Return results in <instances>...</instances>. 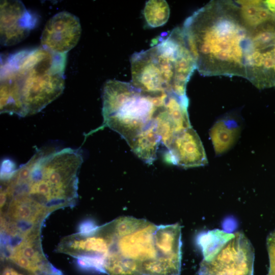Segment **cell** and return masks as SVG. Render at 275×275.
<instances>
[{"label": "cell", "mask_w": 275, "mask_h": 275, "mask_svg": "<svg viewBox=\"0 0 275 275\" xmlns=\"http://www.w3.org/2000/svg\"><path fill=\"white\" fill-rule=\"evenodd\" d=\"M241 130L240 121L227 115L217 120L209 131V135L216 155L229 151L237 141Z\"/></svg>", "instance_id": "11"}, {"label": "cell", "mask_w": 275, "mask_h": 275, "mask_svg": "<svg viewBox=\"0 0 275 275\" xmlns=\"http://www.w3.org/2000/svg\"><path fill=\"white\" fill-rule=\"evenodd\" d=\"M38 21L20 1H1L0 37L4 46L15 45L25 39Z\"/></svg>", "instance_id": "9"}, {"label": "cell", "mask_w": 275, "mask_h": 275, "mask_svg": "<svg viewBox=\"0 0 275 275\" xmlns=\"http://www.w3.org/2000/svg\"><path fill=\"white\" fill-rule=\"evenodd\" d=\"M169 94L148 93L131 83L108 80L102 92L103 126L119 133L128 144L154 120Z\"/></svg>", "instance_id": "6"}, {"label": "cell", "mask_w": 275, "mask_h": 275, "mask_svg": "<svg viewBox=\"0 0 275 275\" xmlns=\"http://www.w3.org/2000/svg\"><path fill=\"white\" fill-rule=\"evenodd\" d=\"M130 63L131 84L151 93L186 95L187 82L196 69L179 28L158 37L150 48L133 54Z\"/></svg>", "instance_id": "5"}, {"label": "cell", "mask_w": 275, "mask_h": 275, "mask_svg": "<svg viewBox=\"0 0 275 275\" xmlns=\"http://www.w3.org/2000/svg\"><path fill=\"white\" fill-rule=\"evenodd\" d=\"M160 137L154 120L128 144L132 151L145 162L151 163L156 159Z\"/></svg>", "instance_id": "12"}, {"label": "cell", "mask_w": 275, "mask_h": 275, "mask_svg": "<svg viewBox=\"0 0 275 275\" xmlns=\"http://www.w3.org/2000/svg\"><path fill=\"white\" fill-rule=\"evenodd\" d=\"M266 245L269 260L267 275H275V229L268 236Z\"/></svg>", "instance_id": "16"}, {"label": "cell", "mask_w": 275, "mask_h": 275, "mask_svg": "<svg viewBox=\"0 0 275 275\" xmlns=\"http://www.w3.org/2000/svg\"><path fill=\"white\" fill-rule=\"evenodd\" d=\"M234 233L215 229L201 234L198 237V244L205 257L221 247L232 238Z\"/></svg>", "instance_id": "14"}, {"label": "cell", "mask_w": 275, "mask_h": 275, "mask_svg": "<svg viewBox=\"0 0 275 275\" xmlns=\"http://www.w3.org/2000/svg\"><path fill=\"white\" fill-rule=\"evenodd\" d=\"M2 275H23L18 273L15 270L11 268L6 267L2 272Z\"/></svg>", "instance_id": "19"}, {"label": "cell", "mask_w": 275, "mask_h": 275, "mask_svg": "<svg viewBox=\"0 0 275 275\" xmlns=\"http://www.w3.org/2000/svg\"><path fill=\"white\" fill-rule=\"evenodd\" d=\"M167 149L170 161L178 166L193 168L207 163L202 143L191 127L177 132Z\"/></svg>", "instance_id": "10"}, {"label": "cell", "mask_w": 275, "mask_h": 275, "mask_svg": "<svg viewBox=\"0 0 275 275\" xmlns=\"http://www.w3.org/2000/svg\"><path fill=\"white\" fill-rule=\"evenodd\" d=\"M10 258L20 267L32 272H35L41 269V268L33 264L28 258L18 253H12L10 256Z\"/></svg>", "instance_id": "17"}, {"label": "cell", "mask_w": 275, "mask_h": 275, "mask_svg": "<svg viewBox=\"0 0 275 275\" xmlns=\"http://www.w3.org/2000/svg\"><path fill=\"white\" fill-rule=\"evenodd\" d=\"M81 33L77 17L66 11L58 13L47 21L44 28L41 46L56 53L66 54L76 46Z\"/></svg>", "instance_id": "8"}, {"label": "cell", "mask_w": 275, "mask_h": 275, "mask_svg": "<svg viewBox=\"0 0 275 275\" xmlns=\"http://www.w3.org/2000/svg\"><path fill=\"white\" fill-rule=\"evenodd\" d=\"M182 31L201 75L275 87V11L265 1H210L186 19Z\"/></svg>", "instance_id": "1"}, {"label": "cell", "mask_w": 275, "mask_h": 275, "mask_svg": "<svg viewBox=\"0 0 275 275\" xmlns=\"http://www.w3.org/2000/svg\"><path fill=\"white\" fill-rule=\"evenodd\" d=\"M66 58L42 46L1 56V113L31 116L56 99L64 89Z\"/></svg>", "instance_id": "3"}, {"label": "cell", "mask_w": 275, "mask_h": 275, "mask_svg": "<svg viewBox=\"0 0 275 275\" xmlns=\"http://www.w3.org/2000/svg\"><path fill=\"white\" fill-rule=\"evenodd\" d=\"M77 264L80 268L106 273L104 267V259L96 255L83 254L77 257Z\"/></svg>", "instance_id": "15"}, {"label": "cell", "mask_w": 275, "mask_h": 275, "mask_svg": "<svg viewBox=\"0 0 275 275\" xmlns=\"http://www.w3.org/2000/svg\"><path fill=\"white\" fill-rule=\"evenodd\" d=\"M98 227L90 221H84L79 224L78 232L82 236H90L93 235Z\"/></svg>", "instance_id": "18"}, {"label": "cell", "mask_w": 275, "mask_h": 275, "mask_svg": "<svg viewBox=\"0 0 275 275\" xmlns=\"http://www.w3.org/2000/svg\"><path fill=\"white\" fill-rule=\"evenodd\" d=\"M82 162L79 149H38L18 169L1 172V193L7 201L29 203L43 210L72 203Z\"/></svg>", "instance_id": "4"}, {"label": "cell", "mask_w": 275, "mask_h": 275, "mask_svg": "<svg viewBox=\"0 0 275 275\" xmlns=\"http://www.w3.org/2000/svg\"><path fill=\"white\" fill-rule=\"evenodd\" d=\"M144 15L148 25L156 28L164 24L170 16L168 3L162 0H151L146 2Z\"/></svg>", "instance_id": "13"}, {"label": "cell", "mask_w": 275, "mask_h": 275, "mask_svg": "<svg viewBox=\"0 0 275 275\" xmlns=\"http://www.w3.org/2000/svg\"><path fill=\"white\" fill-rule=\"evenodd\" d=\"M254 249L242 232L234 236L201 262L198 275H254Z\"/></svg>", "instance_id": "7"}, {"label": "cell", "mask_w": 275, "mask_h": 275, "mask_svg": "<svg viewBox=\"0 0 275 275\" xmlns=\"http://www.w3.org/2000/svg\"><path fill=\"white\" fill-rule=\"evenodd\" d=\"M107 246L103 256L109 275H179L181 227L157 226L143 219L120 217L99 227Z\"/></svg>", "instance_id": "2"}]
</instances>
